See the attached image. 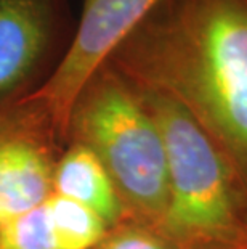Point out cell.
Segmentation results:
<instances>
[{
  "label": "cell",
  "mask_w": 247,
  "mask_h": 249,
  "mask_svg": "<svg viewBox=\"0 0 247 249\" xmlns=\"http://www.w3.org/2000/svg\"><path fill=\"white\" fill-rule=\"evenodd\" d=\"M186 111L247 199V0H162L108 60Z\"/></svg>",
  "instance_id": "6da1fadb"
},
{
  "label": "cell",
  "mask_w": 247,
  "mask_h": 249,
  "mask_svg": "<svg viewBox=\"0 0 247 249\" xmlns=\"http://www.w3.org/2000/svg\"><path fill=\"white\" fill-rule=\"evenodd\" d=\"M135 89L165 146L167 206L157 231L177 249H247V199L228 161L180 105Z\"/></svg>",
  "instance_id": "7a4b0ae2"
},
{
  "label": "cell",
  "mask_w": 247,
  "mask_h": 249,
  "mask_svg": "<svg viewBox=\"0 0 247 249\" xmlns=\"http://www.w3.org/2000/svg\"><path fill=\"white\" fill-rule=\"evenodd\" d=\"M95 153L130 219L157 230L167 206V156L161 130L136 89L106 63L77 95L66 140Z\"/></svg>",
  "instance_id": "3957f363"
},
{
  "label": "cell",
  "mask_w": 247,
  "mask_h": 249,
  "mask_svg": "<svg viewBox=\"0 0 247 249\" xmlns=\"http://www.w3.org/2000/svg\"><path fill=\"white\" fill-rule=\"evenodd\" d=\"M162 0H82L76 31L51 76L26 97L49 116L65 145L67 119L77 95L114 50Z\"/></svg>",
  "instance_id": "277c9868"
},
{
  "label": "cell",
  "mask_w": 247,
  "mask_h": 249,
  "mask_svg": "<svg viewBox=\"0 0 247 249\" xmlns=\"http://www.w3.org/2000/svg\"><path fill=\"white\" fill-rule=\"evenodd\" d=\"M69 0H0V108L34 93L76 31Z\"/></svg>",
  "instance_id": "5b68a950"
},
{
  "label": "cell",
  "mask_w": 247,
  "mask_h": 249,
  "mask_svg": "<svg viewBox=\"0 0 247 249\" xmlns=\"http://www.w3.org/2000/svg\"><path fill=\"white\" fill-rule=\"evenodd\" d=\"M58 145L63 143L37 103L23 98L0 108V225L53 193Z\"/></svg>",
  "instance_id": "8992f818"
},
{
  "label": "cell",
  "mask_w": 247,
  "mask_h": 249,
  "mask_svg": "<svg viewBox=\"0 0 247 249\" xmlns=\"http://www.w3.org/2000/svg\"><path fill=\"white\" fill-rule=\"evenodd\" d=\"M58 156L53 172V193L95 213L109 229L132 220L111 176L95 153L69 142Z\"/></svg>",
  "instance_id": "52a82bcc"
},
{
  "label": "cell",
  "mask_w": 247,
  "mask_h": 249,
  "mask_svg": "<svg viewBox=\"0 0 247 249\" xmlns=\"http://www.w3.org/2000/svg\"><path fill=\"white\" fill-rule=\"evenodd\" d=\"M61 249H93L111 230L90 209L51 193L45 201Z\"/></svg>",
  "instance_id": "ba28073f"
},
{
  "label": "cell",
  "mask_w": 247,
  "mask_h": 249,
  "mask_svg": "<svg viewBox=\"0 0 247 249\" xmlns=\"http://www.w3.org/2000/svg\"><path fill=\"white\" fill-rule=\"evenodd\" d=\"M0 249H61L45 203L0 225Z\"/></svg>",
  "instance_id": "9c48e42d"
},
{
  "label": "cell",
  "mask_w": 247,
  "mask_h": 249,
  "mask_svg": "<svg viewBox=\"0 0 247 249\" xmlns=\"http://www.w3.org/2000/svg\"><path fill=\"white\" fill-rule=\"evenodd\" d=\"M93 249H177L154 227L127 220L108 231Z\"/></svg>",
  "instance_id": "30bf717a"
}]
</instances>
